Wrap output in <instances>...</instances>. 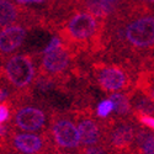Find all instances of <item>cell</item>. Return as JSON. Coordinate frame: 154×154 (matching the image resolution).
Wrapping results in <instances>:
<instances>
[{
  "mask_svg": "<svg viewBox=\"0 0 154 154\" xmlns=\"http://www.w3.org/2000/svg\"><path fill=\"white\" fill-rule=\"evenodd\" d=\"M109 23L110 38L131 54H154V12L142 5H123Z\"/></svg>",
  "mask_w": 154,
  "mask_h": 154,
  "instance_id": "6da1fadb",
  "label": "cell"
},
{
  "mask_svg": "<svg viewBox=\"0 0 154 154\" xmlns=\"http://www.w3.org/2000/svg\"><path fill=\"white\" fill-rule=\"evenodd\" d=\"M101 33L102 25L99 19L85 10L76 11L67 20L59 32V37L72 52L76 47L85 49L88 43L99 42Z\"/></svg>",
  "mask_w": 154,
  "mask_h": 154,
  "instance_id": "7a4b0ae2",
  "label": "cell"
},
{
  "mask_svg": "<svg viewBox=\"0 0 154 154\" xmlns=\"http://www.w3.org/2000/svg\"><path fill=\"white\" fill-rule=\"evenodd\" d=\"M29 95L30 91L19 93L9 104L12 106L11 127L22 132H45L51 116L45 107L29 101Z\"/></svg>",
  "mask_w": 154,
  "mask_h": 154,
  "instance_id": "3957f363",
  "label": "cell"
},
{
  "mask_svg": "<svg viewBox=\"0 0 154 154\" xmlns=\"http://www.w3.org/2000/svg\"><path fill=\"white\" fill-rule=\"evenodd\" d=\"M138 128L130 117H119L102 123V140L112 154H130L134 150Z\"/></svg>",
  "mask_w": 154,
  "mask_h": 154,
  "instance_id": "277c9868",
  "label": "cell"
},
{
  "mask_svg": "<svg viewBox=\"0 0 154 154\" xmlns=\"http://www.w3.org/2000/svg\"><path fill=\"white\" fill-rule=\"evenodd\" d=\"M4 75L10 86L19 93L30 91L33 85L37 70L33 57L30 54H14L4 63Z\"/></svg>",
  "mask_w": 154,
  "mask_h": 154,
  "instance_id": "5b68a950",
  "label": "cell"
},
{
  "mask_svg": "<svg viewBox=\"0 0 154 154\" xmlns=\"http://www.w3.org/2000/svg\"><path fill=\"white\" fill-rule=\"evenodd\" d=\"M51 140L54 147L64 150L78 149L80 144V137L76 125L69 115L66 113H52L49 121Z\"/></svg>",
  "mask_w": 154,
  "mask_h": 154,
  "instance_id": "8992f818",
  "label": "cell"
},
{
  "mask_svg": "<svg viewBox=\"0 0 154 154\" xmlns=\"http://www.w3.org/2000/svg\"><path fill=\"white\" fill-rule=\"evenodd\" d=\"M4 138L6 139V147L20 154H41L49 148H53L49 134L45 132L35 133L10 131Z\"/></svg>",
  "mask_w": 154,
  "mask_h": 154,
  "instance_id": "52a82bcc",
  "label": "cell"
},
{
  "mask_svg": "<svg viewBox=\"0 0 154 154\" xmlns=\"http://www.w3.org/2000/svg\"><path fill=\"white\" fill-rule=\"evenodd\" d=\"M95 80L104 91L119 93L130 86V76L123 67L117 64L97 63L94 67Z\"/></svg>",
  "mask_w": 154,
  "mask_h": 154,
  "instance_id": "ba28073f",
  "label": "cell"
},
{
  "mask_svg": "<svg viewBox=\"0 0 154 154\" xmlns=\"http://www.w3.org/2000/svg\"><path fill=\"white\" fill-rule=\"evenodd\" d=\"M72 66V52L68 49L66 45H62L56 49L43 52L40 74L49 76L52 79L64 78L66 74L69 72Z\"/></svg>",
  "mask_w": 154,
  "mask_h": 154,
  "instance_id": "9c48e42d",
  "label": "cell"
},
{
  "mask_svg": "<svg viewBox=\"0 0 154 154\" xmlns=\"http://www.w3.org/2000/svg\"><path fill=\"white\" fill-rule=\"evenodd\" d=\"M73 120L76 122V128H78L79 137H80V144L84 147H90L100 144L102 140V126L94 120L90 115L85 112L74 113Z\"/></svg>",
  "mask_w": 154,
  "mask_h": 154,
  "instance_id": "30bf717a",
  "label": "cell"
},
{
  "mask_svg": "<svg viewBox=\"0 0 154 154\" xmlns=\"http://www.w3.org/2000/svg\"><path fill=\"white\" fill-rule=\"evenodd\" d=\"M27 36V29L22 25L12 23L0 29V54L9 56L19 49Z\"/></svg>",
  "mask_w": 154,
  "mask_h": 154,
  "instance_id": "8fae6325",
  "label": "cell"
},
{
  "mask_svg": "<svg viewBox=\"0 0 154 154\" xmlns=\"http://www.w3.org/2000/svg\"><path fill=\"white\" fill-rule=\"evenodd\" d=\"M122 6L123 4H121V0H86L85 3L86 11L97 19L112 16Z\"/></svg>",
  "mask_w": 154,
  "mask_h": 154,
  "instance_id": "7c38bea8",
  "label": "cell"
},
{
  "mask_svg": "<svg viewBox=\"0 0 154 154\" xmlns=\"http://www.w3.org/2000/svg\"><path fill=\"white\" fill-rule=\"evenodd\" d=\"M26 17L23 9L12 0H0V29L16 23Z\"/></svg>",
  "mask_w": 154,
  "mask_h": 154,
  "instance_id": "4fadbf2b",
  "label": "cell"
},
{
  "mask_svg": "<svg viewBox=\"0 0 154 154\" xmlns=\"http://www.w3.org/2000/svg\"><path fill=\"white\" fill-rule=\"evenodd\" d=\"M130 104L134 113H144L154 116V101L140 89L136 88L134 90L128 94Z\"/></svg>",
  "mask_w": 154,
  "mask_h": 154,
  "instance_id": "5bb4252c",
  "label": "cell"
},
{
  "mask_svg": "<svg viewBox=\"0 0 154 154\" xmlns=\"http://www.w3.org/2000/svg\"><path fill=\"white\" fill-rule=\"evenodd\" d=\"M134 150L138 154H154V131L138 128L134 138Z\"/></svg>",
  "mask_w": 154,
  "mask_h": 154,
  "instance_id": "9a60e30c",
  "label": "cell"
},
{
  "mask_svg": "<svg viewBox=\"0 0 154 154\" xmlns=\"http://www.w3.org/2000/svg\"><path fill=\"white\" fill-rule=\"evenodd\" d=\"M110 99L113 104V112L117 115L119 117H130L132 107L130 104V99L128 95L122 93H111Z\"/></svg>",
  "mask_w": 154,
  "mask_h": 154,
  "instance_id": "2e32d148",
  "label": "cell"
},
{
  "mask_svg": "<svg viewBox=\"0 0 154 154\" xmlns=\"http://www.w3.org/2000/svg\"><path fill=\"white\" fill-rule=\"evenodd\" d=\"M136 88L144 91L154 101V70L143 72L138 75Z\"/></svg>",
  "mask_w": 154,
  "mask_h": 154,
  "instance_id": "e0dca14e",
  "label": "cell"
},
{
  "mask_svg": "<svg viewBox=\"0 0 154 154\" xmlns=\"http://www.w3.org/2000/svg\"><path fill=\"white\" fill-rule=\"evenodd\" d=\"M96 116L100 117V119H107L110 115L113 112V104H112V101L111 99H104V100H101L99 104L96 105Z\"/></svg>",
  "mask_w": 154,
  "mask_h": 154,
  "instance_id": "ac0fdd59",
  "label": "cell"
},
{
  "mask_svg": "<svg viewBox=\"0 0 154 154\" xmlns=\"http://www.w3.org/2000/svg\"><path fill=\"white\" fill-rule=\"evenodd\" d=\"M134 117L142 126H144L147 130L154 131V116L153 115H144V113H134Z\"/></svg>",
  "mask_w": 154,
  "mask_h": 154,
  "instance_id": "d6986e66",
  "label": "cell"
},
{
  "mask_svg": "<svg viewBox=\"0 0 154 154\" xmlns=\"http://www.w3.org/2000/svg\"><path fill=\"white\" fill-rule=\"evenodd\" d=\"M82 154H112L107 148L102 147V146H90V147H85L82 150Z\"/></svg>",
  "mask_w": 154,
  "mask_h": 154,
  "instance_id": "ffe728a7",
  "label": "cell"
},
{
  "mask_svg": "<svg viewBox=\"0 0 154 154\" xmlns=\"http://www.w3.org/2000/svg\"><path fill=\"white\" fill-rule=\"evenodd\" d=\"M10 113H11V106L9 105L8 101L0 102V125H3L5 121L10 119Z\"/></svg>",
  "mask_w": 154,
  "mask_h": 154,
  "instance_id": "44dd1931",
  "label": "cell"
},
{
  "mask_svg": "<svg viewBox=\"0 0 154 154\" xmlns=\"http://www.w3.org/2000/svg\"><path fill=\"white\" fill-rule=\"evenodd\" d=\"M47 0H16V3L20 6H27V5H42Z\"/></svg>",
  "mask_w": 154,
  "mask_h": 154,
  "instance_id": "7402d4cb",
  "label": "cell"
},
{
  "mask_svg": "<svg viewBox=\"0 0 154 154\" xmlns=\"http://www.w3.org/2000/svg\"><path fill=\"white\" fill-rule=\"evenodd\" d=\"M9 95H10V93H9L8 88H0V102L6 101Z\"/></svg>",
  "mask_w": 154,
  "mask_h": 154,
  "instance_id": "603a6c76",
  "label": "cell"
},
{
  "mask_svg": "<svg viewBox=\"0 0 154 154\" xmlns=\"http://www.w3.org/2000/svg\"><path fill=\"white\" fill-rule=\"evenodd\" d=\"M41 154H58V150L53 147V148H49V149H47V150H45V152H42Z\"/></svg>",
  "mask_w": 154,
  "mask_h": 154,
  "instance_id": "cb8c5ba5",
  "label": "cell"
},
{
  "mask_svg": "<svg viewBox=\"0 0 154 154\" xmlns=\"http://www.w3.org/2000/svg\"><path fill=\"white\" fill-rule=\"evenodd\" d=\"M6 134H8L6 127H4L3 125H0V137H5Z\"/></svg>",
  "mask_w": 154,
  "mask_h": 154,
  "instance_id": "d4e9b609",
  "label": "cell"
},
{
  "mask_svg": "<svg viewBox=\"0 0 154 154\" xmlns=\"http://www.w3.org/2000/svg\"><path fill=\"white\" fill-rule=\"evenodd\" d=\"M147 3H149V5H152L153 6V9H154V0H146Z\"/></svg>",
  "mask_w": 154,
  "mask_h": 154,
  "instance_id": "484cf974",
  "label": "cell"
},
{
  "mask_svg": "<svg viewBox=\"0 0 154 154\" xmlns=\"http://www.w3.org/2000/svg\"><path fill=\"white\" fill-rule=\"evenodd\" d=\"M3 154H20V153H12V152H10V150H6V152H4Z\"/></svg>",
  "mask_w": 154,
  "mask_h": 154,
  "instance_id": "4316f807",
  "label": "cell"
},
{
  "mask_svg": "<svg viewBox=\"0 0 154 154\" xmlns=\"http://www.w3.org/2000/svg\"><path fill=\"white\" fill-rule=\"evenodd\" d=\"M58 154H74V153H70V152H64V153H58Z\"/></svg>",
  "mask_w": 154,
  "mask_h": 154,
  "instance_id": "83f0119b",
  "label": "cell"
}]
</instances>
